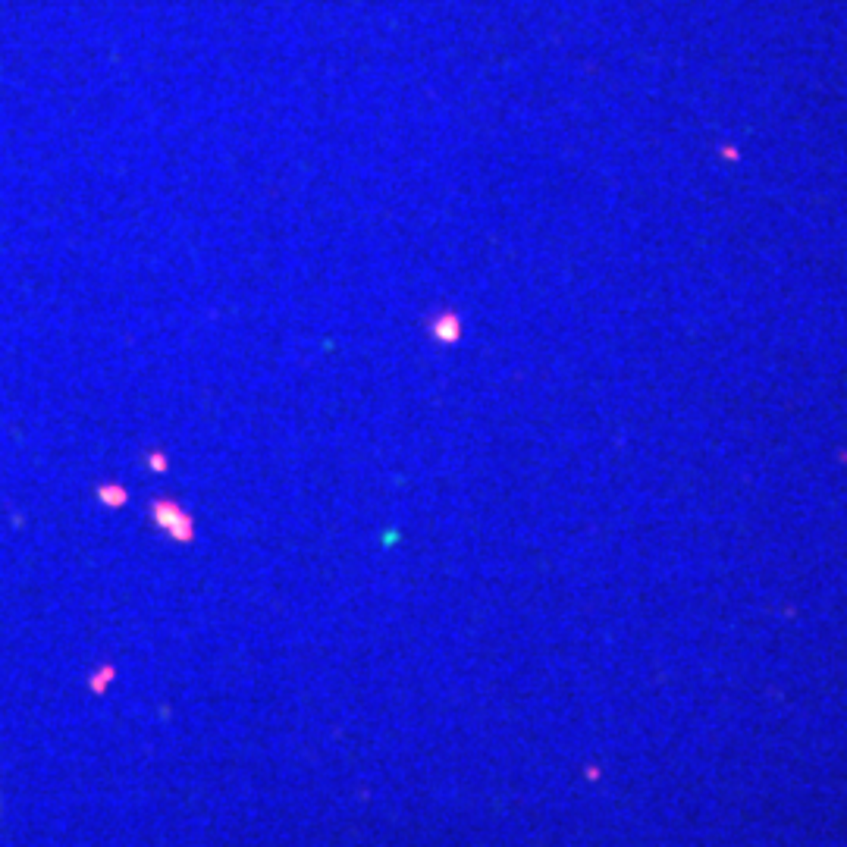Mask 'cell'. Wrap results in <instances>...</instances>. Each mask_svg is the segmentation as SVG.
I'll return each mask as SVG.
<instances>
[{
  "instance_id": "7a4b0ae2",
  "label": "cell",
  "mask_w": 847,
  "mask_h": 847,
  "mask_svg": "<svg viewBox=\"0 0 847 847\" xmlns=\"http://www.w3.org/2000/svg\"><path fill=\"white\" fill-rule=\"evenodd\" d=\"M718 151H722L728 160H737V151H735V147H731V145H722V147H718Z\"/></svg>"
},
{
  "instance_id": "6da1fadb",
  "label": "cell",
  "mask_w": 847,
  "mask_h": 847,
  "mask_svg": "<svg viewBox=\"0 0 847 847\" xmlns=\"http://www.w3.org/2000/svg\"><path fill=\"white\" fill-rule=\"evenodd\" d=\"M459 329L461 327H459V317H455V314H442V317L436 320L433 333L440 336L442 342H455V339H459Z\"/></svg>"
}]
</instances>
